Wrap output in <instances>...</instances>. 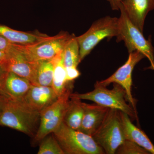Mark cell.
<instances>
[{
    "mask_svg": "<svg viewBox=\"0 0 154 154\" xmlns=\"http://www.w3.org/2000/svg\"><path fill=\"white\" fill-rule=\"evenodd\" d=\"M7 98L0 117V125L34 137L40 123V112L28 106L24 99L16 100Z\"/></svg>",
    "mask_w": 154,
    "mask_h": 154,
    "instance_id": "6da1fadb",
    "label": "cell"
},
{
    "mask_svg": "<svg viewBox=\"0 0 154 154\" xmlns=\"http://www.w3.org/2000/svg\"><path fill=\"white\" fill-rule=\"evenodd\" d=\"M113 84V89L109 90L96 82L94 90L91 92L82 94H72L70 97L80 100H90L101 106L122 111L133 119H137V112L127 103L124 89L118 84Z\"/></svg>",
    "mask_w": 154,
    "mask_h": 154,
    "instance_id": "7a4b0ae2",
    "label": "cell"
},
{
    "mask_svg": "<svg viewBox=\"0 0 154 154\" xmlns=\"http://www.w3.org/2000/svg\"><path fill=\"white\" fill-rule=\"evenodd\" d=\"M65 154H104L91 135L67 126L64 122L52 133Z\"/></svg>",
    "mask_w": 154,
    "mask_h": 154,
    "instance_id": "3957f363",
    "label": "cell"
},
{
    "mask_svg": "<svg viewBox=\"0 0 154 154\" xmlns=\"http://www.w3.org/2000/svg\"><path fill=\"white\" fill-rule=\"evenodd\" d=\"M119 30V18L106 16L94 22L85 33L77 37L79 46L80 62L103 39L116 38Z\"/></svg>",
    "mask_w": 154,
    "mask_h": 154,
    "instance_id": "277c9868",
    "label": "cell"
},
{
    "mask_svg": "<svg viewBox=\"0 0 154 154\" xmlns=\"http://www.w3.org/2000/svg\"><path fill=\"white\" fill-rule=\"evenodd\" d=\"M119 30L116 41L124 42L128 52L137 51L148 59L151 66L149 69L154 70V48L150 39L147 40L143 33L131 22L123 9L120 7Z\"/></svg>",
    "mask_w": 154,
    "mask_h": 154,
    "instance_id": "5b68a950",
    "label": "cell"
},
{
    "mask_svg": "<svg viewBox=\"0 0 154 154\" xmlns=\"http://www.w3.org/2000/svg\"><path fill=\"white\" fill-rule=\"evenodd\" d=\"M92 137L105 154H115L119 146L125 140L120 111L109 109L105 120Z\"/></svg>",
    "mask_w": 154,
    "mask_h": 154,
    "instance_id": "8992f818",
    "label": "cell"
},
{
    "mask_svg": "<svg viewBox=\"0 0 154 154\" xmlns=\"http://www.w3.org/2000/svg\"><path fill=\"white\" fill-rule=\"evenodd\" d=\"M71 36L67 32H62L56 36H48L34 44L17 45L33 61L52 60L62 53L64 48Z\"/></svg>",
    "mask_w": 154,
    "mask_h": 154,
    "instance_id": "52a82bcc",
    "label": "cell"
},
{
    "mask_svg": "<svg viewBox=\"0 0 154 154\" xmlns=\"http://www.w3.org/2000/svg\"><path fill=\"white\" fill-rule=\"evenodd\" d=\"M71 94L59 97L57 101L40 112V123L34 136V140L40 141L60 126L63 122Z\"/></svg>",
    "mask_w": 154,
    "mask_h": 154,
    "instance_id": "ba28073f",
    "label": "cell"
},
{
    "mask_svg": "<svg viewBox=\"0 0 154 154\" xmlns=\"http://www.w3.org/2000/svg\"><path fill=\"white\" fill-rule=\"evenodd\" d=\"M145 57L142 53L137 51L130 53L126 62L113 75L106 79L97 82L99 85L104 87H106L111 83H115L121 86L125 91L128 102L136 112H137V110L135 100L131 93L132 74L135 66Z\"/></svg>",
    "mask_w": 154,
    "mask_h": 154,
    "instance_id": "9c48e42d",
    "label": "cell"
},
{
    "mask_svg": "<svg viewBox=\"0 0 154 154\" xmlns=\"http://www.w3.org/2000/svg\"><path fill=\"white\" fill-rule=\"evenodd\" d=\"M7 54V60L3 65L7 72L25 78L35 85L38 62L30 60L17 44H15L14 48Z\"/></svg>",
    "mask_w": 154,
    "mask_h": 154,
    "instance_id": "30bf717a",
    "label": "cell"
},
{
    "mask_svg": "<svg viewBox=\"0 0 154 154\" xmlns=\"http://www.w3.org/2000/svg\"><path fill=\"white\" fill-rule=\"evenodd\" d=\"M120 7L130 20L143 33L146 17L154 10V0H123Z\"/></svg>",
    "mask_w": 154,
    "mask_h": 154,
    "instance_id": "8fae6325",
    "label": "cell"
},
{
    "mask_svg": "<svg viewBox=\"0 0 154 154\" xmlns=\"http://www.w3.org/2000/svg\"><path fill=\"white\" fill-rule=\"evenodd\" d=\"M83 105L84 113L79 131L92 136L105 120L110 108L84 102Z\"/></svg>",
    "mask_w": 154,
    "mask_h": 154,
    "instance_id": "7c38bea8",
    "label": "cell"
},
{
    "mask_svg": "<svg viewBox=\"0 0 154 154\" xmlns=\"http://www.w3.org/2000/svg\"><path fill=\"white\" fill-rule=\"evenodd\" d=\"M58 98L52 87L32 85L24 100L31 108L40 113Z\"/></svg>",
    "mask_w": 154,
    "mask_h": 154,
    "instance_id": "4fadbf2b",
    "label": "cell"
},
{
    "mask_svg": "<svg viewBox=\"0 0 154 154\" xmlns=\"http://www.w3.org/2000/svg\"><path fill=\"white\" fill-rule=\"evenodd\" d=\"M32 85L27 79L8 72L0 86V93L10 99L22 100Z\"/></svg>",
    "mask_w": 154,
    "mask_h": 154,
    "instance_id": "5bb4252c",
    "label": "cell"
},
{
    "mask_svg": "<svg viewBox=\"0 0 154 154\" xmlns=\"http://www.w3.org/2000/svg\"><path fill=\"white\" fill-rule=\"evenodd\" d=\"M120 118L125 139L131 141L145 149L150 154H154V145L142 130L133 124L130 117L120 111Z\"/></svg>",
    "mask_w": 154,
    "mask_h": 154,
    "instance_id": "9a60e30c",
    "label": "cell"
},
{
    "mask_svg": "<svg viewBox=\"0 0 154 154\" xmlns=\"http://www.w3.org/2000/svg\"><path fill=\"white\" fill-rule=\"evenodd\" d=\"M54 74L52 88L58 97L72 94V82L67 81L66 69L63 63V53L53 59Z\"/></svg>",
    "mask_w": 154,
    "mask_h": 154,
    "instance_id": "2e32d148",
    "label": "cell"
},
{
    "mask_svg": "<svg viewBox=\"0 0 154 154\" xmlns=\"http://www.w3.org/2000/svg\"><path fill=\"white\" fill-rule=\"evenodd\" d=\"M0 35L11 43L21 45H30L44 40L48 37L38 32H26L14 30L0 25Z\"/></svg>",
    "mask_w": 154,
    "mask_h": 154,
    "instance_id": "e0dca14e",
    "label": "cell"
},
{
    "mask_svg": "<svg viewBox=\"0 0 154 154\" xmlns=\"http://www.w3.org/2000/svg\"><path fill=\"white\" fill-rule=\"evenodd\" d=\"M69 105L67 108L63 122L67 126L72 129L79 130L82 120L84 107L83 102L79 99L70 97Z\"/></svg>",
    "mask_w": 154,
    "mask_h": 154,
    "instance_id": "ac0fdd59",
    "label": "cell"
},
{
    "mask_svg": "<svg viewBox=\"0 0 154 154\" xmlns=\"http://www.w3.org/2000/svg\"><path fill=\"white\" fill-rule=\"evenodd\" d=\"M79 46L77 37L72 35L64 48L63 56L66 68L77 67L80 62Z\"/></svg>",
    "mask_w": 154,
    "mask_h": 154,
    "instance_id": "d6986e66",
    "label": "cell"
},
{
    "mask_svg": "<svg viewBox=\"0 0 154 154\" xmlns=\"http://www.w3.org/2000/svg\"><path fill=\"white\" fill-rule=\"evenodd\" d=\"M53 74V60L38 61L34 85L52 87Z\"/></svg>",
    "mask_w": 154,
    "mask_h": 154,
    "instance_id": "ffe728a7",
    "label": "cell"
},
{
    "mask_svg": "<svg viewBox=\"0 0 154 154\" xmlns=\"http://www.w3.org/2000/svg\"><path fill=\"white\" fill-rule=\"evenodd\" d=\"M38 154H65L53 134L40 141Z\"/></svg>",
    "mask_w": 154,
    "mask_h": 154,
    "instance_id": "44dd1931",
    "label": "cell"
},
{
    "mask_svg": "<svg viewBox=\"0 0 154 154\" xmlns=\"http://www.w3.org/2000/svg\"><path fill=\"white\" fill-rule=\"evenodd\" d=\"M117 154H149L146 150L131 141L125 139L115 152Z\"/></svg>",
    "mask_w": 154,
    "mask_h": 154,
    "instance_id": "7402d4cb",
    "label": "cell"
},
{
    "mask_svg": "<svg viewBox=\"0 0 154 154\" xmlns=\"http://www.w3.org/2000/svg\"><path fill=\"white\" fill-rule=\"evenodd\" d=\"M15 44L0 35V50L8 53L14 48Z\"/></svg>",
    "mask_w": 154,
    "mask_h": 154,
    "instance_id": "603a6c76",
    "label": "cell"
},
{
    "mask_svg": "<svg viewBox=\"0 0 154 154\" xmlns=\"http://www.w3.org/2000/svg\"><path fill=\"white\" fill-rule=\"evenodd\" d=\"M66 79L69 82H73L80 75V72L77 69V67L66 68Z\"/></svg>",
    "mask_w": 154,
    "mask_h": 154,
    "instance_id": "cb8c5ba5",
    "label": "cell"
},
{
    "mask_svg": "<svg viewBox=\"0 0 154 154\" xmlns=\"http://www.w3.org/2000/svg\"><path fill=\"white\" fill-rule=\"evenodd\" d=\"M110 4L111 9L113 11H119L120 5L123 0H106Z\"/></svg>",
    "mask_w": 154,
    "mask_h": 154,
    "instance_id": "d4e9b609",
    "label": "cell"
},
{
    "mask_svg": "<svg viewBox=\"0 0 154 154\" xmlns=\"http://www.w3.org/2000/svg\"><path fill=\"white\" fill-rule=\"evenodd\" d=\"M7 99V97L0 93V117L5 105Z\"/></svg>",
    "mask_w": 154,
    "mask_h": 154,
    "instance_id": "484cf974",
    "label": "cell"
},
{
    "mask_svg": "<svg viewBox=\"0 0 154 154\" xmlns=\"http://www.w3.org/2000/svg\"><path fill=\"white\" fill-rule=\"evenodd\" d=\"M7 71L6 70L5 68L2 64H0V86L2 84L5 76L7 73Z\"/></svg>",
    "mask_w": 154,
    "mask_h": 154,
    "instance_id": "4316f807",
    "label": "cell"
},
{
    "mask_svg": "<svg viewBox=\"0 0 154 154\" xmlns=\"http://www.w3.org/2000/svg\"><path fill=\"white\" fill-rule=\"evenodd\" d=\"M8 57V54L0 50V64L4 65Z\"/></svg>",
    "mask_w": 154,
    "mask_h": 154,
    "instance_id": "83f0119b",
    "label": "cell"
}]
</instances>
